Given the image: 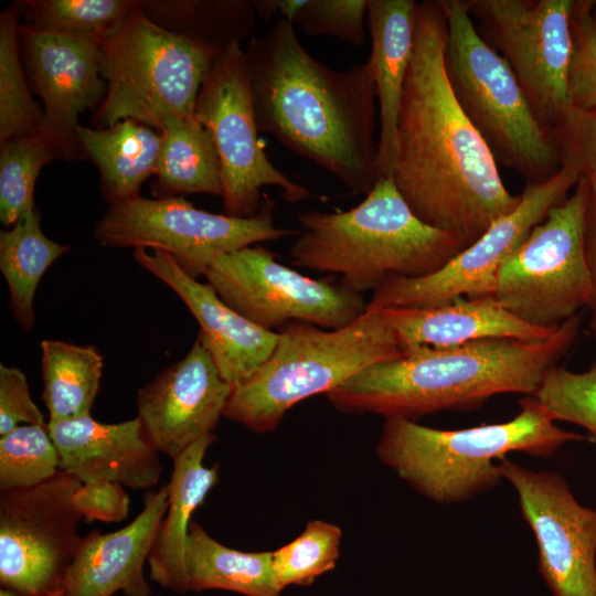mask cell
Here are the masks:
<instances>
[{
	"mask_svg": "<svg viewBox=\"0 0 596 596\" xmlns=\"http://www.w3.org/2000/svg\"><path fill=\"white\" fill-rule=\"evenodd\" d=\"M446 38L440 0L417 2L391 177L421 221L470 245L517 207L520 194L509 192L488 145L454 96L445 71Z\"/></svg>",
	"mask_w": 596,
	"mask_h": 596,
	"instance_id": "1",
	"label": "cell"
},
{
	"mask_svg": "<svg viewBox=\"0 0 596 596\" xmlns=\"http://www.w3.org/2000/svg\"><path fill=\"white\" fill-rule=\"evenodd\" d=\"M243 53L258 131L366 195L377 181L371 62L334 71L309 54L285 19Z\"/></svg>",
	"mask_w": 596,
	"mask_h": 596,
	"instance_id": "2",
	"label": "cell"
},
{
	"mask_svg": "<svg viewBox=\"0 0 596 596\" xmlns=\"http://www.w3.org/2000/svg\"><path fill=\"white\" fill-rule=\"evenodd\" d=\"M581 316L544 339H483L454 347H411L327 393L339 411L385 418H418L441 411H471L489 398L534 396L546 373L578 337Z\"/></svg>",
	"mask_w": 596,
	"mask_h": 596,
	"instance_id": "3",
	"label": "cell"
},
{
	"mask_svg": "<svg viewBox=\"0 0 596 596\" xmlns=\"http://www.w3.org/2000/svg\"><path fill=\"white\" fill-rule=\"evenodd\" d=\"M289 256L294 266L341 276L347 288L374 291L395 278L433 274L468 245L409 209L392 177L377 179L348 211L302 212Z\"/></svg>",
	"mask_w": 596,
	"mask_h": 596,
	"instance_id": "4",
	"label": "cell"
},
{
	"mask_svg": "<svg viewBox=\"0 0 596 596\" xmlns=\"http://www.w3.org/2000/svg\"><path fill=\"white\" fill-rule=\"evenodd\" d=\"M511 419L461 429H437L404 418H385L377 458L427 499L455 504L475 499L503 479L498 461L510 453L546 458L587 435L556 425L534 397L520 400Z\"/></svg>",
	"mask_w": 596,
	"mask_h": 596,
	"instance_id": "5",
	"label": "cell"
},
{
	"mask_svg": "<svg viewBox=\"0 0 596 596\" xmlns=\"http://www.w3.org/2000/svg\"><path fill=\"white\" fill-rule=\"evenodd\" d=\"M265 362L233 386L223 416L264 434L296 404L327 394L365 368L404 354L381 310H366L339 329L291 322L278 331Z\"/></svg>",
	"mask_w": 596,
	"mask_h": 596,
	"instance_id": "6",
	"label": "cell"
},
{
	"mask_svg": "<svg viewBox=\"0 0 596 596\" xmlns=\"http://www.w3.org/2000/svg\"><path fill=\"white\" fill-rule=\"evenodd\" d=\"M446 22L445 71L460 108L497 163L525 183L560 170L551 135L508 63L478 33L464 0H440Z\"/></svg>",
	"mask_w": 596,
	"mask_h": 596,
	"instance_id": "7",
	"label": "cell"
},
{
	"mask_svg": "<svg viewBox=\"0 0 596 596\" xmlns=\"http://www.w3.org/2000/svg\"><path fill=\"white\" fill-rule=\"evenodd\" d=\"M98 40L107 91L94 128L131 119L160 131L169 118L194 115L216 55L157 25L141 1Z\"/></svg>",
	"mask_w": 596,
	"mask_h": 596,
	"instance_id": "8",
	"label": "cell"
},
{
	"mask_svg": "<svg viewBox=\"0 0 596 596\" xmlns=\"http://www.w3.org/2000/svg\"><path fill=\"white\" fill-rule=\"evenodd\" d=\"M589 183L582 177L500 268L493 297L523 321L556 328L589 307L584 230Z\"/></svg>",
	"mask_w": 596,
	"mask_h": 596,
	"instance_id": "9",
	"label": "cell"
},
{
	"mask_svg": "<svg viewBox=\"0 0 596 596\" xmlns=\"http://www.w3.org/2000/svg\"><path fill=\"white\" fill-rule=\"evenodd\" d=\"M264 198L254 216L237 217L198 209L183 196L139 195L110 204L95 225L94 237L102 246L164 252L198 279L224 254L295 233L275 224V202Z\"/></svg>",
	"mask_w": 596,
	"mask_h": 596,
	"instance_id": "10",
	"label": "cell"
},
{
	"mask_svg": "<svg viewBox=\"0 0 596 596\" xmlns=\"http://www.w3.org/2000/svg\"><path fill=\"white\" fill-rule=\"evenodd\" d=\"M194 115L210 134L219 155L225 214L254 216L262 205L260 189L274 185L288 202L311 196L267 158L258 137L249 81L240 43L219 53L199 91Z\"/></svg>",
	"mask_w": 596,
	"mask_h": 596,
	"instance_id": "11",
	"label": "cell"
},
{
	"mask_svg": "<svg viewBox=\"0 0 596 596\" xmlns=\"http://www.w3.org/2000/svg\"><path fill=\"white\" fill-rule=\"evenodd\" d=\"M464 2L478 33L508 63L538 119L551 135L571 107V15L575 1Z\"/></svg>",
	"mask_w": 596,
	"mask_h": 596,
	"instance_id": "12",
	"label": "cell"
},
{
	"mask_svg": "<svg viewBox=\"0 0 596 596\" xmlns=\"http://www.w3.org/2000/svg\"><path fill=\"white\" fill-rule=\"evenodd\" d=\"M82 482L58 470L26 488L0 490V585L22 596H57L81 545Z\"/></svg>",
	"mask_w": 596,
	"mask_h": 596,
	"instance_id": "13",
	"label": "cell"
},
{
	"mask_svg": "<svg viewBox=\"0 0 596 596\" xmlns=\"http://www.w3.org/2000/svg\"><path fill=\"white\" fill-rule=\"evenodd\" d=\"M581 178L572 169L560 168L546 181L525 183L517 207L496 220L472 244L433 274L386 281L373 291L366 310L435 307L465 297L493 296L504 262Z\"/></svg>",
	"mask_w": 596,
	"mask_h": 596,
	"instance_id": "14",
	"label": "cell"
},
{
	"mask_svg": "<svg viewBox=\"0 0 596 596\" xmlns=\"http://www.w3.org/2000/svg\"><path fill=\"white\" fill-rule=\"evenodd\" d=\"M204 277L230 307L270 331L291 322L339 329L368 307L362 294L341 283L305 276L260 246L220 256Z\"/></svg>",
	"mask_w": 596,
	"mask_h": 596,
	"instance_id": "15",
	"label": "cell"
},
{
	"mask_svg": "<svg viewBox=\"0 0 596 596\" xmlns=\"http://www.w3.org/2000/svg\"><path fill=\"white\" fill-rule=\"evenodd\" d=\"M534 534L538 567L554 596H596V509L581 504L558 473L498 461Z\"/></svg>",
	"mask_w": 596,
	"mask_h": 596,
	"instance_id": "16",
	"label": "cell"
},
{
	"mask_svg": "<svg viewBox=\"0 0 596 596\" xmlns=\"http://www.w3.org/2000/svg\"><path fill=\"white\" fill-rule=\"evenodd\" d=\"M21 56L31 89L43 103L42 136L57 159H85L78 116L99 108L107 83L99 40L38 31L20 24Z\"/></svg>",
	"mask_w": 596,
	"mask_h": 596,
	"instance_id": "17",
	"label": "cell"
},
{
	"mask_svg": "<svg viewBox=\"0 0 596 596\" xmlns=\"http://www.w3.org/2000/svg\"><path fill=\"white\" fill-rule=\"evenodd\" d=\"M232 390L198 334L184 358L138 390L137 417L158 451L173 460L213 433Z\"/></svg>",
	"mask_w": 596,
	"mask_h": 596,
	"instance_id": "18",
	"label": "cell"
},
{
	"mask_svg": "<svg viewBox=\"0 0 596 596\" xmlns=\"http://www.w3.org/2000/svg\"><path fill=\"white\" fill-rule=\"evenodd\" d=\"M132 257L184 302L199 323L198 334L232 386L251 376L270 355L278 331L266 330L235 311L211 285L188 275L171 255L135 248Z\"/></svg>",
	"mask_w": 596,
	"mask_h": 596,
	"instance_id": "19",
	"label": "cell"
},
{
	"mask_svg": "<svg viewBox=\"0 0 596 596\" xmlns=\"http://www.w3.org/2000/svg\"><path fill=\"white\" fill-rule=\"evenodd\" d=\"M47 428L58 453L60 470L81 482L109 480L147 490L160 480V453L137 416L106 424L89 414L47 422Z\"/></svg>",
	"mask_w": 596,
	"mask_h": 596,
	"instance_id": "20",
	"label": "cell"
},
{
	"mask_svg": "<svg viewBox=\"0 0 596 596\" xmlns=\"http://www.w3.org/2000/svg\"><path fill=\"white\" fill-rule=\"evenodd\" d=\"M169 504L168 483L145 497L141 512L111 533L82 538L64 581V596H151L143 566Z\"/></svg>",
	"mask_w": 596,
	"mask_h": 596,
	"instance_id": "21",
	"label": "cell"
},
{
	"mask_svg": "<svg viewBox=\"0 0 596 596\" xmlns=\"http://www.w3.org/2000/svg\"><path fill=\"white\" fill-rule=\"evenodd\" d=\"M404 349L454 347L483 339H544L556 328L523 321L493 296L459 298L450 304L423 308L380 309Z\"/></svg>",
	"mask_w": 596,
	"mask_h": 596,
	"instance_id": "22",
	"label": "cell"
},
{
	"mask_svg": "<svg viewBox=\"0 0 596 596\" xmlns=\"http://www.w3.org/2000/svg\"><path fill=\"white\" fill-rule=\"evenodd\" d=\"M417 1L369 0L366 12L379 102L377 179L391 177L397 158V119L412 58Z\"/></svg>",
	"mask_w": 596,
	"mask_h": 596,
	"instance_id": "23",
	"label": "cell"
},
{
	"mask_svg": "<svg viewBox=\"0 0 596 596\" xmlns=\"http://www.w3.org/2000/svg\"><path fill=\"white\" fill-rule=\"evenodd\" d=\"M215 440L207 434L172 460L169 504L148 557L151 579L178 594L187 593L184 560L192 514L219 482V465L203 464Z\"/></svg>",
	"mask_w": 596,
	"mask_h": 596,
	"instance_id": "24",
	"label": "cell"
},
{
	"mask_svg": "<svg viewBox=\"0 0 596 596\" xmlns=\"http://www.w3.org/2000/svg\"><path fill=\"white\" fill-rule=\"evenodd\" d=\"M77 138L84 158L98 169L109 205L139 196L141 184L157 173L162 138L147 125L131 119L102 129L79 125Z\"/></svg>",
	"mask_w": 596,
	"mask_h": 596,
	"instance_id": "25",
	"label": "cell"
},
{
	"mask_svg": "<svg viewBox=\"0 0 596 596\" xmlns=\"http://www.w3.org/2000/svg\"><path fill=\"white\" fill-rule=\"evenodd\" d=\"M161 150L151 185L156 199L205 193L222 198V174L213 140L195 115L169 118L160 129Z\"/></svg>",
	"mask_w": 596,
	"mask_h": 596,
	"instance_id": "26",
	"label": "cell"
},
{
	"mask_svg": "<svg viewBox=\"0 0 596 596\" xmlns=\"http://www.w3.org/2000/svg\"><path fill=\"white\" fill-rule=\"evenodd\" d=\"M187 592L224 589L245 596H280L272 552H242L216 540L191 522L184 560Z\"/></svg>",
	"mask_w": 596,
	"mask_h": 596,
	"instance_id": "27",
	"label": "cell"
},
{
	"mask_svg": "<svg viewBox=\"0 0 596 596\" xmlns=\"http://www.w3.org/2000/svg\"><path fill=\"white\" fill-rule=\"evenodd\" d=\"M143 12L160 28L217 55L255 30L247 0H146Z\"/></svg>",
	"mask_w": 596,
	"mask_h": 596,
	"instance_id": "28",
	"label": "cell"
},
{
	"mask_svg": "<svg viewBox=\"0 0 596 596\" xmlns=\"http://www.w3.org/2000/svg\"><path fill=\"white\" fill-rule=\"evenodd\" d=\"M68 249L43 233L36 207L0 232V270L9 288V307L23 330L35 323L34 296L44 273Z\"/></svg>",
	"mask_w": 596,
	"mask_h": 596,
	"instance_id": "29",
	"label": "cell"
},
{
	"mask_svg": "<svg viewBox=\"0 0 596 596\" xmlns=\"http://www.w3.org/2000/svg\"><path fill=\"white\" fill-rule=\"evenodd\" d=\"M42 398L49 422L89 415L99 391L104 359L93 345L41 342Z\"/></svg>",
	"mask_w": 596,
	"mask_h": 596,
	"instance_id": "30",
	"label": "cell"
},
{
	"mask_svg": "<svg viewBox=\"0 0 596 596\" xmlns=\"http://www.w3.org/2000/svg\"><path fill=\"white\" fill-rule=\"evenodd\" d=\"M17 1L0 14V141L42 136L43 109L33 99L20 47Z\"/></svg>",
	"mask_w": 596,
	"mask_h": 596,
	"instance_id": "31",
	"label": "cell"
},
{
	"mask_svg": "<svg viewBox=\"0 0 596 596\" xmlns=\"http://www.w3.org/2000/svg\"><path fill=\"white\" fill-rule=\"evenodd\" d=\"M24 25L43 32L99 39L113 30L138 0H20Z\"/></svg>",
	"mask_w": 596,
	"mask_h": 596,
	"instance_id": "32",
	"label": "cell"
},
{
	"mask_svg": "<svg viewBox=\"0 0 596 596\" xmlns=\"http://www.w3.org/2000/svg\"><path fill=\"white\" fill-rule=\"evenodd\" d=\"M41 135L0 141V221L7 228L34 210V187L42 168L56 159Z\"/></svg>",
	"mask_w": 596,
	"mask_h": 596,
	"instance_id": "33",
	"label": "cell"
},
{
	"mask_svg": "<svg viewBox=\"0 0 596 596\" xmlns=\"http://www.w3.org/2000/svg\"><path fill=\"white\" fill-rule=\"evenodd\" d=\"M342 530L322 520L309 521L292 542L272 552V567L277 585H311L333 570L340 554Z\"/></svg>",
	"mask_w": 596,
	"mask_h": 596,
	"instance_id": "34",
	"label": "cell"
},
{
	"mask_svg": "<svg viewBox=\"0 0 596 596\" xmlns=\"http://www.w3.org/2000/svg\"><path fill=\"white\" fill-rule=\"evenodd\" d=\"M60 470L46 425H19L0 438V490L41 483Z\"/></svg>",
	"mask_w": 596,
	"mask_h": 596,
	"instance_id": "35",
	"label": "cell"
},
{
	"mask_svg": "<svg viewBox=\"0 0 596 596\" xmlns=\"http://www.w3.org/2000/svg\"><path fill=\"white\" fill-rule=\"evenodd\" d=\"M534 397L553 419L573 423L587 432L596 444V363L583 372L561 366L544 376Z\"/></svg>",
	"mask_w": 596,
	"mask_h": 596,
	"instance_id": "36",
	"label": "cell"
},
{
	"mask_svg": "<svg viewBox=\"0 0 596 596\" xmlns=\"http://www.w3.org/2000/svg\"><path fill=\"white\" fill-rule=\"evenodd\" d=\"M590 3L575 1L571 15L568 97L576 108H596V20Z\"/></svg>",
	"mask_w": 596,
	"mask_h": 596,
	"instance_id": "37",
	"label": "cell"
},
{
	"mask_svg": "<svg viewBox=\"0 0 596 596\" xmlns=\"http://www.w3.org/2000/svg\"><path fill=\"white\" fill-rule=\"evenodd\" d=\"M368 7L369 0H307L292 23L308 35L333 36L363 46Z\"/></svg>",
	"mask_w": 596,
	"mask_h": 596,
	"instance_id": "38",
	"label": "cell"
},
{
	"mask_svg": "<svg viewBox=\"0 0 596 596\" xmlns=\"http://www.w3.org/2000/svg\"><path fill=\"white\" fill-rule=\"evenodd\" d=\"M551 136L561 168L596 177V108L570 107Z\"/></svg>",
	"mask_w": 596,
	"mask_h": 596,
	"instance_id": "39",
	"label": "cell"
},
{
	"mask_svg": "<svg viewBox=\"0 0 596 596\" xmlns=\"http://www.w3.org/2000/svg\"><path fill=\"white\" fill-rule=\"evenodd\" d=\"M24 424L47 423L31 397L25 374L17 366L0 364V436Z\"/></svg>",
	"mask_w": 596,
	"mask_h": 596,
	"instance_id": "40",
	"label": "cell"
},
{
	"mask_svg": "<svg viewBox=\"0 0 596 596\" xmlns=\"http://www.w3.org/2000/svg\"><path fill=\"white\" fill-rule=\"evenodd\" d=\"M73 503L83 519L116 523L129 514V496L125 487L109 480L82 482L73 493Z\"/></svg>",
	"mask_w": 596,
	"mask_h": 596,
	"instance_id": "41",
	"label": "cell"
},
{
	"mask_svg": "<svg viewBox=\"0 0 596 596\" xmlns=\"http://www.w3.org/2000/svg\"><path fill=\"white\" fill-rule=\"evenodd\" d=\"M587 179L589 195L585 215L584 247L593 285V298L589 306L592 310L596 308V177Z\"/></svg>",
	"mask_w": 596,
	"mask_h": 596,
	"instance_id": "42",
	"label": "cell"
},
{
	"mask_svg": "<svg viewBox=\"0 0 596 596\" xmlns=\"http://www.w3.org/2000/svg\"><path fill=\"white\" fill-rule=\"evenodd\" d=\"M307 0H253L252 4L257 17L264 21H269L274 17L294 21L296 13L301 9Z\"/></svg>",
	"mask_w": 596,
	"mask_h": 596,
	"instance_id": "43",
	"label": "cell"
},
{
	"mask_svg": "<svg viewBox=\"0 0 596 596\" xmlns=\"http://www.w3.org/2000/svg\"><path fill=\"white\" fill-rule=\"evenodd\" d=\"M0 596H22V595L12 589L1 587ZM57 596H64V592L58 594Z\"/></svg>",
	"mask_w": 596,
	"mask_h": 596,
	"instance_id": "44",
	"label": "cell"
},
{
	"mask_svg": "<svg viewBox=\"0 0 596 596\" xmlns=\"http://www.w3.org/2000/svg\"><path fill=\"white\" fill-rule=\"evenodd\" d=\"M590 329L596 340V308L592 309Z\"/></svg>",
	"mask_w": 596,
	"mask_h": 596,
	"instance_id": "45",
	"label": "cell"
},
{
	"mask_svg": "<svg viewBox=\"0 0 596 596\" xmlns=\"http://www.w3.org/2000/svg\"><path fill=\"white\" fill-rule=\"evenodd\" d=\"M590 12H592L593 18L596 20V1H592Z\"/></svg>",
	"mask_w": 596,
	"mask_h": 596,
	"instance_id": "46",
	"label": "cell"
},
{
	"mask_svg": "<svg viewBox=\"0 0 596 596\" xmlns=\"http://www.w3.org/2000/svg\"><path fill=\"white\" fill-rule=\"evenodd\" d=\"M155 596H160V595H155Z\"/></svg>",
	"mask_w": 596,
	"mask_h": 596,
	"instance_id": "47",
	"label": "cell"
}]
</instances>
